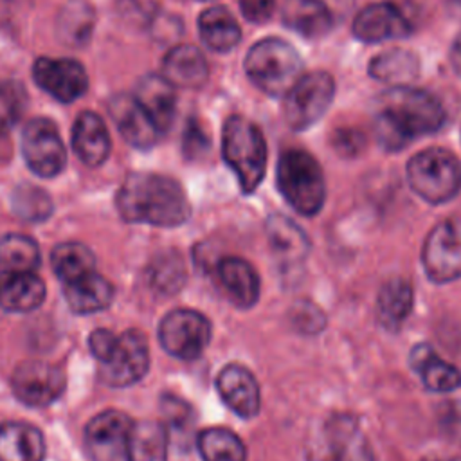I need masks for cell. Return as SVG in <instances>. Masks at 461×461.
<instances>
[{"label":"cell","mask_w":461,"mask_h":461,"mask_svg":"<svg viewBox=\"0 0 461 461\" xmlns=\"http://www.w3.org/2000/svg\"><path fill=\"white\" fill-rule=\"evenodd\" d=\"M25 90L20 83L0 85V131L11 128L25 110Z\"/></svg>","instance_id":"obj_37"},{"label":"cell","mask_w":461,"mask_h":461,"mask_svg":"<svg viewBox=\"0 0 461 461\" xmlns=\"http://www.w3.org/2000/svg\"><path fill=\"white\" fill-rule=\"evenodd\" d=\"M457 2H461V0H457Z\"/></svg>","instance_id":"obj_46"},{"label":"cell","mask_w":461,"mask_h":461,"mask_svg":"<svg viewBox=\"0 0 461 461\" xmlns=\"http://www.w3.org/2000/svg\"><path fill=\"white\" fill-rule=\"evenodd\" d=\"M63 297L74 313L86 315L106 310L115 297V290L106 277L94 270L70 283H63Z\"/></svg>","instance_id":"obj_22"},{"label":"cell","mask_w":461,"mask_h":461,"mask_svg":"<svg viewBox=\"0 0 461 461\" xmlns=\"http://www.w3.org/2000/svg\"><path fill=\"white\" fill-rule=\"evenodd\" d=\"M216 277L234 306L247 310L256 304L259 297V276L249 261L227 256L218 261Z\"/></svg>","instance_id":"obj_19"},{"label":"cell","mask_w":461,"mask_h":461,"mask_svg":"<svg viewBox=\"0 0 461 461\" xmlns=\"http://www.w3.org/2000/svg\"><path fill=\"white\" fill-rule=\"evenodd\" d=\"M223 160L236 173L243 193H252L265 175L267 144L261 130L243 115H230L221 131Z\"/></svg>","instance_id":"obj_5"},{"label":"cell","mask_w":461,"mask_h":461,"mask_svg":"<svg viewBox=\"0 0 461 461\" xmlns=\"http://www.w3.org/2000/svg\"><path fill=\"white\" fill-rule=\"evenodd\" d=\"M198 450L203 461H245L243 441L229 429L212 427L198 434Z\"/></svg>","instance_id":"obj_34"},{"label":"cell","mask_w":461,"mask_h":461,"mask_svg":"<svg viewBox=\"0 0 461 461\" xmlns=\"http://www.w3.org/2000/svg\"><path fill=\"white\" fill-rule=\"evenodd\" d=\"M421 263L434 283L461 277V218H447L434 225L425 238Z\"/></svg>","instance_id":"obj_10"},{"label":"cell","mask_w":461,"mask_h":461,"mask_svg":"<svg viewBox=\"0 0 461 461\" xmlns=\"http://www.w3.org/2000/svg\"><path fill=\"white\" fill-rule=\"evenodd\" d=\"M167 429L153 420L133 421L130 461H167Z\"/></svg>","instance_id":"obj_32"},{"label":"cell","mask_w":461,"mask_h":461,"mask_svg":"<svg viewBox=\"0 0 461 461\" xmlns=\"http://www.w3.org/2000/svg\"><path fill=\"white\" fill-rule=\"evenodd\" d=\"M133 421L121 411H104L85 427V448L92 461H130Z\"/></svg>","instance_id":"obj_12"},{"label":"cell","mask_w":461,"mask_h":461,"mask_svg":"<svg viewBox=\"0 0 461 461\" xmlns=\"http://www.w3.org/2000/svg\"><path fill=\"white\" fill-rule=\"evenodd\" d=\"M162 407H164V414L167 416V420H169V423H171L173 429L187 427L185 423H187V418H189L191 409H189L184 402H180V400H176V398H164Z\"/></svg>","instance_id":"obj_42"},{"label":"cell","mask_w":461,"mask_h":461,"mask_svg":"<svg viewBox=\"0 0 461 461\" xmlns=\"http://www.w3.org/2000/svg\"><path fill=\"white\" fill-rule=\"evenodd\" d=\"M277 187L283 198L304 216L321 211L326 198L324 175L319 162L304 149H286L277 160Z\"/></svg>","instance_id":"obj_6"},{"label":"cell","mask_w":461,"mask_h":461,"mask_svg":"<svg viewBox=\"0 0 461 461\" xmlns=\"http://www.w3.org/2000/svg\"><path fill=\"white\" fill-rule=\"evenodd\" d=\"M216 389L225 405L241 418H252L261 405L259 385L254 375L238 364L223 367L216 378Z\"/></svg>","instance_id":"obj_17"},{"label":"cell","mask_w":461,"mask_h":461,"mask_svg":"<svg viewBox=\"0 0 461 461\" xmlns=\"http://www.w3.org/2000/svg\"><path fill=\"white\" fill-rule=\"evenodd\" d=\"M369 74L393 86L409 85L418 77L420 61L418 56L405 49H391L375 56L367 67Z\"/></svg>","instance_id":"obj_31"},{"label":"cell","mask_w":461,"mask_h":461,"mask_svg":"<svg viewBox=\"0 0 461 461\" xmlns=\"http://www.w3.org/2000/svg\"><path fill=\"white\" fill-rule=\"evenodd\" d=\"M245 72L261 92L279 97L303 76V59L288 41L265 38L249 49Z\"/></svg>","instance_id":"obj_4"},{"label":"cell","mask_w":461,"mask_h":461,"mask_svg":"<svg viewBox=\"0 0 461 461\" xmlns=\"http://www.w3.org/2000/svg\"><path fill=\"white\" fill-rule=\"evenodd\" d=\"M324 461H375L369 443L353 418L337 416L326 425Z\"/></svg>","instance_id":"obj_18"},{"label":"cell","mask_w":461,"mask_h":461,"mask_svg":"<svg viewBox=\"0 0 461 461\" xmlns=\"http://www.w3.org/2000/svg\"><path fill=\"white\" fill-rule=\"evenodd\" d=\"M22 155L27 167L43 178L59 175L67 164V151L58 128L49 119H32L22 133Z\"/></svg>","instance_id":"obj_11"},{"label":"cell","mask_w":461,"mask_h":461,"mask_svg":"<svg viewBox=\"0 0 461 461\" xmlns=\"http://www.w3.org/2000/svg\"><path fill=\"white\" fill-rule=\"evenodd\" d=\"M162 76L173 86L200 88L209 77V67L203 54L196 47L176 45L162 61Z\"/></svg>","instance_id":"obj_24"},{"label":"cell","mask_w":461,"mask_h":461,"mask_svg":"<svg viewBox=\"0 0 461 461\" xmlns=\"http://www.w3.org/2000/svg\"><path fill=\"white\" fill-rule=\"evenodd\" d=\"M110 115L122 139L139 149H149L157 144L160 130L135 99V95L119 94L108 104Z\"/></svg>","instance_id":"obj_15"},{"label":"cell","mask_w":461,"mask_h":461,"mask_svg":"<svg viewBox=\"0 0 461 461\" xmlns=\"http://www.w3.org/2000/svg\"><path fill=\"white\" fill-rule=\"evenodd\" d=\"M67 385L61 367L45 360H25L16 366L11 387L14 396L29 407H47L56 402Z\"/></svg>","instance_id":"obj_13"},{"label":"cell","mask_w":461,"mask_h":461,"mask_svg":"<svg viewBox=\"0 0 461 461\" xmlns=\"http://www.w3.org/2000/svg\"><path fill=\"white\" fill-rule=\"evenodd\" d=\"M36 85L61 103L81 97L88 88L85 67L70 58H38L32 67Z\"/></svg>","instance_id":"obj_14"},{"label":"cell","mask_w":461,"mask_h":461,"mask_svg":"<svg viewBox=\"0 0 461 461\" xmlns=\"http://www.w3.org/2000/svg\"><path fill=\"white\" fill-rule=\"evenodd\" d=\"M45 439L40 429L22 421L0 423V461H43Z\"/></svg>","instance_id":"obj_25"},{"label":"cell","mask_w":461,"mask_h":461,"mask_svg":"<svg viewBox=\"0 0 461 461\" xmlns=\"http://www.w3.org/2000/svg\"><path fill=\"white\" fill-rule=\"evenodd\" d=\"M50 265L61 283H70L95 270V256L86 245L77 241H67L52 249Z\"/></svg>","instance_id":"obj_33"},{"label":"cell","mask_w":461,"mask_h":461,"mask_svg":"<svg viewBox=\"0 0 461 461\" xmlns=\"http://www.w3.org/2000/svg\"><path fill=\"white\" fill-rule=\"evenodd\" d=\"M135 99L157 124L160 133L167 131L176 110V97L173 85L162 74L144 76L135 90Z\"/></svg>","instance_id":"obj_23"},{"label":"cell","mask_w":461,"mask_h":461,"mask_svg":"<svg viewBox=\"0 0 461 461\" xmlns=\"http://www.w3.org/2000/svg\"><path fill=\"white\" fill-rule=\"evenodd\" d=\"M90 11L83 4H70L68 13L61 14V32L68 34L70 41L85 40L90 31Z\"/></svg>","instance_id":"obj_38"},{"label":"cell","mask_w":461,"mask_h":461,"mask_svg":"<svg viewBox=\"0 0 461 461\" xmlns=\"http://www.w3.org/2000/svg\"><path fill=\"white\" fill-rule=\"evenodd\" d=\"M414 303L412 286L403 277H393L380 286L376 313L385 328L396 330L409 317Z\"/></svg>","instance_id":"obj_30"},{"label":"cell","mask_w":461,"mask_h":461,"mask_svg":"<svg viewBox=\"0 0 461 461\" xmlns=\"http://www.w3.org/2000/svg\"><path fill=\"white\" fill-rule=\"evenodd\" d=\"M158 340L176 358H198L211 340V322L196 310H173L158 324Z\"/></svg>","instance_id":"obj_9"},{"label":"cell","mask_w":461,"mask_h":461,"mask_svg":"<svg viewBox=\"0 0 461 461\" xmlns=\"http://www.w3.org/2000/svg\"><path fill=\"white\" fill-rule=\"evenodd\" d=\"M241 13L247 20L263 23L272 16L276 0H241Z\"/></svg>","instance_id":"obj_41"},{"label":"cell","mask_w":461,"mask_h":461,"mask_svg":"<svg viewBox=\"0 0 461 461\" xmlns=\"http://www.w3.org/2000/svg\"><path fill=\"white\" fill-rule=\"evenodd\" d=\"M209 146V139L203 133V130L198 126L196 121H189L184 133V151L189 157H196L202 151H205Z\"/></svg>","instance_id":"obj_40"},{"label":"cell","mask_w":461,"mask_h":461,"mask_svg":"<svg viewBox=\"0 0 461 461\" xmlns=\"http://www.w3.org/2000/svg\"><path fill=\"white\" fill-rule=\"evenodd\" d=\"M411 367L430 391L450 393L461 385V371L454 364L439 358L427 344H420L411 351Z\"/></svg>","instance_id":"obj_28"},{"label":"cell","mask_w":461,"mask_h":461,"mask_svg":"<svg viewBox=\"0 0 461 461\" xmlns=\"http://www.w3.org/2000/svg\"><path fill=\"white\" fill-rule=\"evenodd\" d=\"M283 23L304 38H321L333 27V16L321 0H285Z\"/></svg>","instance_id":"obj_26"},{"label":"cell","mask_w":461,"mask_h":461,"mask_svg":"<svg viewBox=\"0 0 461 461\" xmlns=\"http://www.w3.org/2000/svg\"><path fill=\"white\" fill-rule=\"evenodd\" d=\"M13 209L18 216L31 221L45 220L52 211V202L45 191L36 185H20L13 194Z\"/></svg>","instance_id":"obj_36"},{"label":"cell","mask_w":461,"mask_h":461,"mask_svg":"<svg viewBox=\"0 0 461 461\" xmlns=\"http://www.w3.org/2000/svg\"><path fill=\"white\" fill-rule=\"evenodd\" d=\"M450 65L456 70V74L461 77V32L452 41V47H450Z\"/></svg>","instance_id":"obj_44"},{"label":"cell","mask_w":461,"mask_h":461,"mask_svg":"<svg viewBox=\"0 0 461 461\" xmlns=\"http://www.w3.org/2000/svg\"><path fill=\"white\" fill-rule=\"evenodd\" d=\"M88 348L99 362V378L112 387L137 384L149 367V346L140 330H126L115 335L110 330H94Z\"/></svg>","instance_id":"obj_3"},{"label":"cell","mask_w":461,"mask_h":461,"mask_svg":"<svg viewBox=\"0 0 461 461\" xmlns=\"http://www.w3.org/2000/svg\"><path fill=\"white\" fill-rule=\"evenodd\" d=\"M115 205L122 220L157 227H178L191 216L182 185L157 173H131L121 185Z\"/></svg>","instance_id":"obj_2"},{"label":"cell","mask_w":461,"mask_h":461,"mask_svg":"<svg viewBox=\"0 0 461 461\" xmlns=\"http://www.w3.org/2000/svg\"><path fill=\"white\" fill-rule=\"evenodd\" d=\"M411 189L429 203H445L461 189V162L443 148L416 153L407 164Z\"/></svg>","instance_id":"obj_7"},{"label":"cell","mask_w":461,"mask_h":461,"mask_svg":"<svg viewBox=\"0 0 461 461\" xmlns=\"http://www.w3.org/2000/svg\"><path fill=\"white\" fill-rule=\"evenodd\" d=\"M40 265V249L25 234H5L0 238V267L14 272H32Z\"/></svg>","instance_id":"obj_35"},{"label":"cell","mask_w":461,"mask_h":461,"mask_svg":"<svg viewBox=\"0 0 461 461\" xmlns=\"http://www.w3.org/2000/svg\"><path fill=\"white\" fill-rule=\"evenodd\" d=\"M443 122L441 103L425 90L402 85L378 97L375 133L387 149H402L411 140L438 131Z\"/></svg>","instance_id":"obj_1"},{"label":"cell","mask_w":461,"mask_h":461,"mask_svg":"<svg viewBox=\"0 0 461 461\" xmlns=\"http://www.w3.org/2000/svg\"><path fill=\"white\" fill-rule=\"evenodd\" d=\"M335 95V83L328 72L315 70L303 74L283 95V115L292 130L303 131L315 124L330 108Z\"/></svg>","instance_id":"obj_8"},{"label":"cell","mask_w":461,"mask_h":461,"mask_svg":"<svg viewBox=\"0 0 461 461\" xmlns=\"http://www.w3.org/2000/svg\"><path fill=\"white\" fill-rule=\"evenodd\" d=\"M267 234L277 263L294 268L303 263L308 254V240L304 232L286 216L274 214L267 221Z\"/></svg>","instance_id":"obj_27"},{"label":"cell","mask_w":461,"mask_h":461,"mask_svg":"<svg viewBox=\"0 0 461 461\" xmlns=\"http://www.w3.org/2000/svg\"><path fill=\"white\" fill-rule=\"evenodd\" d=\"M445 461H459V459H445Z\"/></svg>","instance_id":"obj_45"},{"label":"cell","mask_w":461,"mask_h":461,"mask_svg":"<svg viewBox=\"0 0 461 461\" xmlns=\"http://www.w3.org/2000/svg\"><path fill=\"white\" fill-rule=\"evenodd\" d=\"M110 135L104 121L95 112H83L72 126V149L77 158L90 166H101L110 155Z\"/></svg>","instance_id":"obj_20"},{"label":"cell","mask_w":461,"mask_h":461,"mask_svg":"<svg viewBox=\"0 0 461 461\" xmlns=\"http://www.w3.org/2000/svg\"><path fill=\"white\" fill-rule=\"evenodd\" d=\"M351 31L360 41L378 43L409 36L411 23L396 5L384 2L364 7L353 20Z\"/></svg>","instance_id":"obj_16"},{"label":"cell","mask_w":461,"mask_h":461,"mask_svg":"<svg viewBox=\"0 0 461 461\" xmlns=\"http://www.w3.org/2000/svg\"><path fill=\"white\" fill-rule=\"evenodd\" d=\"M45 301V283L34 272H0V308L25 313Z\"/></svg>","instance_id":"obj_21"},{"label":"cell","mask_w":461,"mask_h":461,"mask_svg":"<svg viewBox=\"0 0 461 461\" xmlns=\"http://www.w3.org/2000/svg\"><path fill=\"white\" fill-rule=\"evenodd\" d=\"M184 283V267L182 261L175 256L160 259L157 267H153V285L160 290L171 292L176 290Z\"/></svg>","instance_id":"obj_39"},{"label":"cell","mask_w":461,"mask_h":461,"mask_svg":"<svg viewBox=\"0 0 461 461\" xmlns=\"http://www.w3.org/2000/svg\"><path fill=\"white\" fill-rule=\"evenodd\" d=\"M362 135L355 130H337L333 137V146L339 153L355 155L362 148Z\"/></svg>","instance_id":"obj_43"},{"label":"cell","mask_w":461,"mask_h":461,"mask_svg":"<svg viewBox=\"0 0 461 461\" xmlns=\"http://www.w3.org/2000/svg\"><path fill=\"white\" fill-rule=\"evenodd\" d=\"M202 41L214 52H227L241 40V29L227 7L214 5L205 9L198 18Z\"/></svg>","instance_id":"obj_29"}]
</instances>
